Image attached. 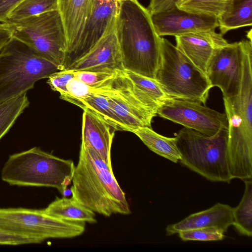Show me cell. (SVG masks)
Listing matches in <instances>:
<instances>
[{"mask_svg": "<svg viewBox=\"0 0 252 252\" xmlns=\"http://www.w3.org/2000/svg\"><path fill=\"white\" fill-rule=\"evenodd\" d=\"M58 7V0H23L9 13L7 22H16L57 10Z\"/></svg>", "mask_w": 252, "mask_h": 252, "instance_id": "4316f807", "label": "cell"}, {"mask_svg": "<svg viewBox=\"0 0 252 252\" xmlns=\"http://www.w3.org/2000/svg\"><path fill=\"white\" fill-rule=\"evenodd\" d=\"M13 29L10 23L0 22V52L13 38Z\"/></svg>", "mask_w": 252, "mask_h": 252, "instance_id": "d590c367", "label": "cell"}, {"mask_svg": "<svg viewBox=\"0 0 252 252\" xmlns=\"http://www.w3.org/2000/svg\"><path fill=\"white\" fill-rule=\"evenodd\" d=\"M175 138L183 165L212 182L232 180L228 165V130L207 136L185 127Z\"/></svg>", "mask_w": 252, "mask_h": 252, "instance_id": "52a82bcc", "label": "cell"}, {"mask_svg": "<svg viewBox=\"0 0 252 252\" xmlns=\"http://www.w3.org/2000/svg\"><path fill=\"white\" fill-rule=\"evenodd\" d=\"M220 33L252 25V0H232L227 11L218 19Z\"/></svg>", "mask_w": 252, "mask_h": 252, "instance_id": "7402d4cb", "label": "cell"}, {"mask_svg": "<svg viewBox=\"0 0 252 252\" xmlns=\"http://www.w3.org/2000/svg\"><path fill=\"white\" fill-rule=\"evenodd\" d=\"M119 5L117 0H93L91 12L78 40L65 57L64 69L86 55L114 25Z\"/></svg>", "mask_w": 252, "mask_h": 252, "instance_id": "4fadbf2b", "label": "cell"}, {"mask_svg": "<svg viewBox=\"0 0 252 252\" xmlns=\"http://www.w3.org/2000/svg\"><path fill=\"white\" fill-rule=\"evenodd\" d=\"M224 232L216 227H203L184 230L178 233L183 241H215L224 237Z\"/></svg>", "mask_w": 252, "mask_h": 252, "instance_id": "f546056e", "label": "cell"}, {"mask_svg": "<svg viewBox=\"0 0 252 252\" xmlns=\"http://www.w3.org/2000/svg\"><path fill=\"white\" fill-rule=\"evenodd\" d=\"M61 70L12 38L0 52V104L26 93L38 80Z\"/></svg>", "mask_w": 252, "mask_h": 252, "instance_id": "8992f818", "label": "cell"}, {"mask_svg": "<svg viewBox=\"0 0 252 252\" xmlns=\"http://www.w3.org/2000/svg\"><path fill=\"white\" fill-rule=\"evenodd\" d=\"M83 110L81 144L92 149L112 167L111 149L115 129L92 111Z\"/></svg>", "mask_w": 252, "mask_h": 252, "instance_id": "e0dca14e", "label": "cell"}, {"mask_svg": "<svg viewBox=\"0 0 252 252\" xmlns=\"http://www.w3.org/2000/svg\"><path fill=\"white\" fill-rule=\"evenodd\" d=\"M124 70L155 79L160 59V38L151 15L137 0L120 3L115 22Z\"/></svg>", "mask_w": 252, "mask_h": 252, "instance_id": "6da1fadb", "label": "cell"}, {"mask_svg": "<svg viewBox=\"0 0 252 252\" xmlns=\"http://www.w3.org/2000/svg\"><path fill=\"white\" fill-rule=\"evenodd\" d=\"M8 23L13 29V39L64 70L66 36L58 9Z\"/></svg>", "mask_w": 252, "mask_h": 252, "instance_id": "ba28073f", "label": "cell"}, {"mask_svg": "<svg viewBox=\"0 0 252 252\" xmlns=\"http://www.w3.org/2000/svg\"><path fill=\"white\" fill-rule=\"evenodd\" d=\"M150 15L156 32L160 37L215 30L219 26L218 19L215 17L191 13L177 6Z\"/></svg>", "mask_w": 252, "mask_h": 252, "instance_id": "5bb4252c", "label": "cell"}, {"mask_svg": "<svg viewBox=\"0 0 252 252\" xmlns=\"http://www.w3.org/2000/svg\"><path fill=\"white\" fill-rule=\"evenodd\" d=\"M156 80L171 98L205 104L212 86L206 75L167 39L160 38Z\"/></svg>", "mask_w": 252, "mask_h": 252, "instance_id": "5b68a950", "label": "cell"}, {"mask_svg": "<svg viewBox=\"0 0 252 252\" xmlns=\"http://www.w3.org/2000/svg\"><path fill=\"white\" fill-rule=\"evenodd\" d=\"M85 224L55 218L44 209H0V229L36 238L43 242L49 238H71L80 236L85 230Z\"/></svg>", "mask_w": 252, "mask_h": 252, "instance_id": "30bf717a", "label": "cell"}, {"mask_svg": "<svg viewBox=\"0 0 252 252\" xmlns=\"http://www.w3.org/2000/svg\"><path fill=\"white\" fill-rule=\"evenodd\" d=\"M125 74L159 107L169 97L155 79L148 78L133 72L123 70Z\"/></svg>", "mask_w": 252, "mask_h": 252, "instance_id": "83f0119b", "label": "cell"}, {"mask_svg": "<svg viewBox=\"0 0 252 252\" xmlns=\"http://www.w3.org/2000/svg\"><path fill=\"white\" fill-rule=\"evenodd\" d=\"M232 0H181L176 6L195 14L215 17L218 19L228 9Z\"/></svg>", "mask_w": 252, "mask_h": 252, "instance_id": "484cf974", "label": "cell"}, {"mask_svg": "<svg viewBox=\"0 0 252 252\" xmlns=\"http://www.w3.org/2000/svg\"><path fill=\"white\" fill-rule=\"evenodd\" d=\"M117 72H105L73 70L74 77L93 88H96L102 86L114 77Z\"/></svg>", "mask_w": 252, "mask_h": 252, "instance_id": "4dcf8cb0", "label": "cell"}, {"mask_svg": "<svg viewBox=\"0 0 252 252\" xmlns=\"http://www.w3.org/2000/svg\"><path fill=\"white\" fill-rule=\"evenodd\" d=\"M42 242L36 238L14 234L0 229V245H19L39 244Z\"/></svg>", "mask_w": 252, "mask_h": 252, "instance_id": "d6a6232c", "label": "cell"}, {"mask_svg": "<svg viewBox=\"0 0 252 252\" xmlns=\"http://www.w3.org/2000/svg\"><path fill=\"white\" fill-rule=\"evenodd\" d=\"M104 94L115 115L126 126L127 131L138 127H151L159 106L141 91L124 73L115 75L99 87Z\"/></svg>", "mask_w": 252, "mask_h": 252, "instance_id": "9c48e42d", "label": "cell"}, {"mask_svg": "<svg viewBox=\"0 0 252 252\" xmlns=\"http://www.w3.org/2000/svg\"><path fill=\"white\" fill-rule=\"evenodd\" d=\"M94 91V88L74 77L67 84L66 93L60 95V97L79 107L81 100Z\"/></svg>", "mask_w": 252, "mask_h": 252, "instance_id": "f1b7e54d", "label": "cell"}, {"mask_svg": "<svg viewBox=\"0 0 252 252\" xmlns=\"http://www.w3.org/2000/svg\"><path fill=\"white\" fill-rule=\"evenodd\" d=\"M245 189L239 205L233 208V225L241 234L252 236V181L244 180Z\"/></svg>", "mask_w": 252, "mask_h": 252, "instance_id": "cb8c5ba5", "label": "cell"}, {"mask_svg": "<svg viewBox=\"0 0 252 252\" xmlns=\"http://www.w3.org/2000/svg\"><path fill=\"white\" fill-rule=\"evenodd\" d=\"M75 166L38 147L11 155L1 170V179L11 185L57 189L64 195L70 185Z\"/></svg>", "mask_w": 252, "mask_h": 252, "instance_id": "277c9868", "label": "cell"}, {"mask_svg": "<svg viewBox=\"0 0 252 252\" xmlns=\"http://www.w3.org/2000/svg\"><path fill=\"white\" fill-rule=\"evenodd\" d=\"M93 3V0H58V10L66 36V56L77 43L91 12Z\"/></svg>", "mask_w": 252, "mask_h": 252, "instance_id": "d6986e66", "label": "cell"}, {"mask_svg": "<svg viewBox=\"0 0 252 252\" xmlns=\"http://www.w3.org/2000/svg\"><path fill=\"white\" fill-rule=\"evenodd\" d=\"M44 210L49 215L67 221L90 223L96 222L94 212L72 197L57 198Z\"/></svg>", "mask_w": 252, "mask_h": 252, "instance_id": "ffe728a7", "label": "cell"}, {"mask_svg": "<svg viewBox=\"0 0 252 252\" xmlns=\"http://www.w3.org/2000/svg\"><path fill=\"white\" fill-rule=\"evenodd\" d=\"M157 115L207 136L228 129L225 113L195 101L169 97L158 108Z\"/></svg>", "mask_w": 252, "mask_h": 252, "instance_id": "8fae6325", "label": "cell"}, {"mask_svg": "<svg viewBox=\"0 0 252 252\" xmlns=\"http://www.w3.org/2000/svg\"><path fill=\"white\" fill-rule=\"evenodd\" d=\"M79 107L92 111L116 131H127L126 126L112 111L106 95L95 88L94 92L81 100Z\"/></svg>", "mask_w": 252, "mask_h": 252, "instance_id": "603a6c76", "label": "cell"}, {"mask_svg": "<svg viewBox=\"0 0 252 252\" xmlns=\"http://www.w3.org/2000/svg\"><path fill=\"white\" fill-rule=\"evenodd\" d=\"M23 0H0V22L7 23L11 11Z\"/></svg>", "mask_w": 252, "mask_h": 252, "instance_id": "e575fe53", "label": "cell"}, {"mask_svg": "<svg viewBox=\"0 0 252 252\" xmlns=\"http://www.w3.org/2000/svg\"><path fill=\"white\" fill-rule=\"evenodd\" d=\"M181 0H151L148 10L150 14L173 8Z\"/></svg>", "mask_w": 252, "mask_h": 252, "instance_id": "836d02e7", "label": "cell"}, {"mask_svg": "<svg viewBox=\"0 0 252 252\" xmlns=\"http://www.w3.org/2000/svg\"><path fill=\"white\" fill-rule=\"evenodd\" d=\"M117 0L120 3V2H122V1H126V0Z\"/></svg>", "mask_w": 252, "mask_h": 252, "instance_id": "8d00e7d4", "label": "cell"}, {"mask_svg": "<svg viewBox=\"0 0 252 252\" xmlns=\"http://www.w3.org/2000/svg\"><path fill=\"white\" fill-rule=\"evenodd\" d=\"M233 208L218 203L212 207L192 214L181 221L168 225L166 228L168 235L181 231L203 227H216L225 232L233 225Z\"/></svg>", "mask_w": 252, "mask_h": 252, "instance_id": "ac0fdd59", "label": "cell"}, {"mask_svg": "<svg viewBox=\"0 0 252 252\" xmlns=\"http://www.w3.org/2000/svg\"><path fill=\"white\" fill-rule=\"evenodd\" d=\"M176 47L206 74L214 51L228 43L215 30L186 33L175 36Z\"/></svg>", "mask_w": 252, "mask_h": 252, "instance_id": "2e32d148", "label": "cell"}, {"mask_svg": "<svg viewBox=\"0 0 252 252\" xmlns=\"http://www.w3.org/2000/svg\"><path fill=\"white\" fill-rule=\"evenodd\" d=\"M70 188L72 197L94 212L105 217L128 215L125 193L108 165L92 149L81 144Z\"/></svg>", "mask_w": 252, "mask_h": 252, "instance_id": "7a4b0ae2", "label": "cell"}, {"mask_svg": "<svg viewBox=\"0 0 252 252\" xmlns=\"http://www.w3.org/2000/svg\"><path fill=\"white\" fill-rule=\"evenodd\" d=\"M74 77L73 70L64 69L50 75L47 83L52 90L59 92L62 95L66 93V86Z\"/></svg>", "mask_w": 252, "mask_h": 252, "instance_id": "1f68e13d", "label": "cell"}, {"mask_svg": "<svg viewBox=\"0 0 252 252\" xmlns=\"http://www.w3.org/2000/svg\"><path fill=\"white\" fill-rule=\"evenodd\" d=\"M252 42L248 40L237 95L223 98L228 129L227 158L231 178L252 177Z\"/></svg>", "mask_w": 252, "mask_h": 252, "instance_id": "3957f363", "label": "cell"}, {"mask_svg": "<svg viewBox=\"0 0 252 252\" xmlns=\"http://www.w3.org/2000/svg\"><path fill=\"white\" fill-rule=\"evenodd\" d=\"M131 132L137 135L143 143L156 154L177 163L181 154L176 144V138L162 136L148 126L138 127Z\"/></svg>", "mask_w": 252, "mask_h": 252, "instance_id": "44dd1931", "label": "cell"}, {"mask_svg": "<svg viewBox=\"0 0 252 252\" xmlns=\"http://www.w3.org/2000/svg\"><path fill=\"white\" fill-rule=\"evenodd\" d=\"M30 104L27 93L0 104V140Z\"/></svg>", "mask_w": 252, "mask_h": 252, "instance_id": "d4e9b609", "label": "cell"}, {"mask_svg": "<svg viewBox=\"0 0 252 252\" xmlns=\"http://www.w3.org/2000/svg\"><path fill=\"white\" fill-rule=\"evenodd\" d=\"M247 41L228 43L216 48L208 62L206 75L212 87H218L221 90L223 98L233 97L239 93Z\"/></svg>", "mask_w": 252, "mask_h": 252, "instance_id": "7c38bea8", "label": "cell"}, {"mask_svg": "<svg viewBox=\"0 0 252 252\" xmlns=\"http://www.w3.org/2000/svg\"><path fill=\"white\" fill-rule=\"evenodd\" d=\"M115 24L84 56L67 69L115 72L124 70Z\"/></svg>", "mask_w": 252, "mask_h": 252, "instance_id": "9a60e30c", "label": "cell"}]
</instances>
